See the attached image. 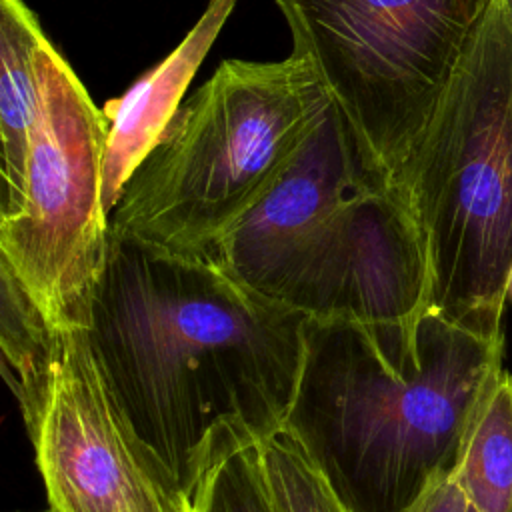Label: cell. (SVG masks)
<instances>
[{"label": "cell", "mask_w": 512, "mask_h": 512, "mask_svg": "<svg viewBox=\"0 0 512 512\" xmlns=\"http://www.w3.org/2000/svg\"><path fill=\"white\" fill-rule=\"evenodd\" d=\"M306 320L210 258L110 232L84 334L124 422L194 506L218 452L282 432Z\"/></svg>", "instance_id": "cell-1"}, {"label": "cell", "mask_w": 512, "mask_h": 512, "mask_svg": "<svg viewBox=\"0 0 512 512\" xmlns=\"http://www.w3.org/2000/svg\"><path fill=\"white\" fill-rule=\"evenodd\" d=\"M502 358L504 338L430 308L394 324L308 318L282 434L346 512H414L454 476Z\"/></svg>", "instance_id": "cell-2"}, {"label": "cell", "mask_w": 512, "mask_h": 512, "mask_svg": "<svg viewBox=\"0 0 512 512\" xmlns=\"http://www.w3.org/2000/svg\"><path fill=\"white\" fill-rule=\"evenodd\" d=\"M210 260L308 318L394 324L428 310V256L408 194L364 158L332 102Z\"/></svg>", "instance_id": "cell-3"}, {"label": "cell", "mask_w": 512, "mask_h": 512, "mask_svg": "<svg viewBox=\"0 0 512 512\" xmlns=\"http://www.w3.org/2000/svg\"><path fill=\"white\" fill-rule=\"evenodd\" d=\"M330 98L310 62L230 58L178 108L126 182L110 232L210 258L288 168Z\"/></svg>", "instance_id": "cell-4"}, {"label": "cell", "mask_w": 512, "mask_h": 512, "mask_svg": "<svg viewBox=\"0 0 512 512\" xmlns=\"http://www.w3.org/2000/svg\"><path fill=\"white\" fill-rule=\"evenodd\" d=\"M400 186L420 226L428 308L504 338L512 274V14L492 0L442 92Z\"/></svg>", "instance_id": "cell-5"}, {"label": "cell", "mask_w": 512, "mask_h": 512, "mask_svg": "<svg viewBox=\"0 0 512 512\" xmlns=\"http://www.w3.org/2000/svg\"><path fill=\"white\" fill-rule=\"evenodd\" d=\"M364 158L400 184L492 0H274Z\"/></svg>", "instance_id": "cell-6"}, {"label": "cell", "mask_w": 512, "mask_h": 512, "mask_svg": "<svg viewBox=\"0 0 512 512\" xmlns=\"http://www.w3.org/2000/svg\"><path fill=\"white\" fill-rule=\"evenodd\" d=\"M22 208L0 218V262L58 330L86 328L108 252L102 168L108 122L48 36Z\"/></svg>", "instance_id": "cell-7"}, {"label": "cell", "mask_w": 512, "mask_h": 512, "mask_svg": "<svg viewBox=\"0 0 512 512\" xmlns=\"http://www.w3.org/2000/svg\"><path fill=\"white\" fill-rule=\"evenodd\" d=\"M30 442L50 512H194L124 422L84 328L62 330L52 388Z\"/></svg>", "instance_id": "cell-8"}, {"label": "cell", "mask_w": 512, "mask_h": 512, "mask_svg": "<svg viewBox=\"0 0 512 512\" xmlns=\"http://www.w3.org/2000/svg\"><path fill=\"white\" fill-rule=\"evenodd\" d=\"M238 0H208L206 10L180 44L156 66L142 72L132 86L102 108L108 134L102 168V202L110 216L140 162L156 146L204 62L208 50L230 18Z\"/></svg>", "instance_id": "cell-9"}, {"label": "cell", "mask_w": 512, "mask_h": 512, "mask_svg": "<svg viewBox=\"0 0 512 512\" xmlns=\"http://www.w3.org/2000/svg\"><path fill=\"white\" fill-rule=\"evenodd\" d=\"M44 38L24 0H0V218L14 216L24 202L30 132L40 102L38 50Z\"/></svg>", "instance_id": "cell-10"}, {"label": "cell", "mask_w": 512, "mask_h": 512, "mask_svg": "<svg viewBox=\"0 0 512 512\" xmlns=\"http://www.w3.org/2000/svg\"><path fill=\"white\" fill-rule=\"evenodd\" d=\"M62 330L34 304L12 270L0 262V348L4 376L18 400L28 436L34 434L52 388Z\"/></svg>", "instance_id": "cell-11"}, {"label": "cell", "mask_w": 512, "mask_h": 512, "mask_svg": "<svg viewBox=\"0 0 512 512\" xmlns=\"http://www.w3.org/2000/svg\"><path fill=\"white\" fill-rule=\"evenodd\" d=\"M454 478L478 512H512V376L506 370L474 418Z\"/></svg>", "instance_id": "cell-12"}, {"label": "cell", "mask_w": 512, "mask_h": 512, "mask_svg": "<svg viewBox=\"0 0 512 512\" xmlns=\"http://www.w3.org/2000/svg\"><path fill=\"white\" fill-rule=\"evenodd\" d=\"M194 512H276L258 444L238 442L218 452L196 488Z\"/></svg>", "instance_id": "cell-13"}, {"label": "cell", "mask_w": 512, "mask_h": 512, "mask_svg": "<svg viewBox=\"0 0 512 512\" xmlns=\"http://www.w3.org/2000/svg\"><path fill=\"white\" fill-rule=\"evenodd\" d=\"M262 472L276 512H346L318 470L286 434L258 444Z\"/></svg>", "instance_id": "cell-14"}, {"label": "cell", "mask_w": 512, "mask_h": 512, "mask_svg": "<svg viewBox=\"0 0 512 512\" xmlns=\"http://www.w3.org/2000/svg\"><path fill=\"white\" fill-rule=\"evenodd\" d=\"M468 498L456 478L440 482L414 512H468Z\"/></svg>", "instance_id": "cell-15"}, {"label": "cell", "mask_w": 512, "mask_h": 512, "mask_svg": "<svg viewBox=\"0 0 512 512\" xmlns=\"http://www.w3.org/2000/svg\"><path fill=\"white\" fill-rule=\"evenodd\" d=\"M508 298L512 300V274H510V282H508Z\"/></svg>", "instance_id": "cell-16"}, {"label": "cell", "mask_w": 512, "mask_h": 512, "mask_svg": "<svg viewBox=\"0 0 512 512\" xmlns=\"http://www.w3.org/2000/svg\"><path fill=\"white\" fill-rule=\"evenodd\" d=\"M506 2V6H508V10H510V14H512V0H504Z\"/></svg>", "instance_id": "cell-17"}, {"label": "cell", "mask_w": 512, "mask_h": 512, "mask_svg": "<svg viewBox=\"0 0 512 512\" xmlns=\"http://www.w3.org/2000/svg\"><path fill=\"white\" fill-rule=\"evenodd\" d=\"M468 512H478L474 506H468Z\"/></svg>", "instance_id": "cell-18"}, {"label": "cell", "mask_w": 512, "mask_h": 512, "mask_svg": "<svg viewBox=\"0 0 512 512\" xmlns=\"http://www.w3.org/2000/svg\"><path fill=\"white\" fill-rule=\"evenodd\" d=\"M46 512H50V510H46Z\"/></svg>", "instance_id": "cell-19"}]
</instances>
